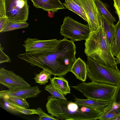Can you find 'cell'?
Listing matches in <instances>:
<instances>
[{
	"instance_id": "obj_1",
	"label": "cell",
	"mask_w": 120,
	"mask_h": 120,
	"mask_svg": "<svg viewBox=\"0 0 120 120\" xmlns=\"http://www.w3.org/2000/svg\"><path fill=\"white\" fill-rule=\"evenodd\" d=\"M76 49L74 41L64 38L60 40L56 51L38 54L37 59V65L48 70L54 75L64 76L70 71L77 59L75 57Z\"/></svg>"
},
{
	"instance_id": "obj_2",
	"label": "cell",
	"mask_w": 120,
	"mask_h": 120,
	"mask_svg": "<svg viewBox=\"0 0 120 120\" xmlns=\"http://www.w3.org/2000/svg\"><path fill=\"white\" fill-rule=\"evenodd\" d=\"M46 107L48 113L53 116L65 120H98L103 110L51 96L48 97Z\"/></svg>"
},
{
	"instance_id": "obj_3",
	"label": "cell",
	"mask_w": 120,
	"mask_h": 120,
	"mask_svg": "<svg viewBox=\"0 0 120 120\" xmlns=\"http://www.w3.org/2000/svg\"><path fill=\"white\" fill-rule=\"evenodd\" d=\"M85 45L84 52L87 56L101 64L118 68L117 64L112 54L102 26L97 30L91 31Z\"/></svg>"
},
{
	"instance_id": "obj_4",
	"label": "cell",
	"mask_w": 120,
	"mask_h": 120,
	"mask_svg": "<svg viewBox=\"0 0 120 120\" xmlns=\"http://www.w3.org/2000/svg\"><path fill=\"white\" fill-rule=\"evenodd\" d=\"M71 87L80 92L87 98L111 104L114 101L118 86L91 81L82 82Z\"/></svg>"
},
{
	"instance_id": "obj_5",
	"label": "cell",
	"mask_w": 120,
	"mask_h": 120,
	"mask_svg": "<svg viewBox=\"0 0 120 120\" xmlns=\"http://www.w3.org/2000/svg\"><path fill=\"white\" fill-rule=\"evenodd\" d=\"M87 76L91 81L118 86L120 84V71L101 64L88 56Z\"/></svg>"
},
{
	"instance_id": "obj_6",
	"label": "cell",
	"mask_w": 120,
	"mask_h": 120,
	"mask_svg": "<svg viewBox=\"0 0 120 120\" xmlns=\"http://www.w3.org/2000/svg\"><path fill=\"white\" fill-rule=\"evenodd\" d=\"M90 32L88 24H82L67 16L65 17L60 33L64 38H69L74 42L86 40L89 37Z\"/></svg>"
},
{
	"instance_id": "obj_7",
	"label": "cell",
	"mask_w": 120,
	"mask_h": 120,
	"mask_svg": "<svg viewBox=\"0 0 120 120\" xmlns=\"http://www.w3.org/2000/svg\"><path fill=\"white\" fill-rule=\"evenodd\" d=\"M8 20L26 22L29 14L27 0H4Z\"/></svg>"
},
{
	"instance_id": "obj_8",
	"label": "cell",
	"mask_w": 120,
	"mask_h": 120,
	"mask_svg": "<svg viewBox=\"0 0 120 120\" xmlns=\"http://www.w3.org/2000/svg\"><path fill=\"white\" fill-rule=\"evenodd\" d=\"M83 9L91 31L102 26V17L94 0H76Z\"/></svg>"
},
{
	"instance_id": "obj_9",
	"label": "cell",
	"mask_w": 120,
	"mask_h": 120,
	"mask_svg": "<svg viewBox=\"0 0 120 120\" xmlns=\"http://www.w3.org/2000/svg\"><path fill=\"white\" fill-rule=\"evenodd\" d=\"M60 41V40L57 39L41 40L37 38H28L24 41L23 45L26 52H53L57 50Z\"/></svg>"
},
{
	"instance_id": "obj_10",
	"label": "cell",
	"mask_w": 120,
	"mask_h": 120,
	"mask_svg": "<svg viewBox=\"0 0 120 120\" xmlns=\"http://www.w3.org/2000/svg\"><path fill=\"white\" fill-rule=\"evenodd\" d=\"M0 83L7 87L10 91L31 87L23 78L3 67L0 68Z\"/></svg>"
},
{
	"instance_id": "obj_11",
	"label": "cell",
	"mask_w": 120,
	"mask_h": 120,
	"mask_svg": "<svg viewBox=\"0 0 120 120\" xmlns=\"http://www.w3.org/2000/svg\"><path fill=\"white\" fill-rule=\"evenodd\" d=\"M34 6L44 10L54 13L59 9H65L60 0H31Z\"/></svg>"
},
{
	"instance_id": "obj_12",
	"label": "cell",
	"mask_w": 120,
	"mask_h": 120,
	"mask_svg": "<svg viewBox=\"0 0 120 120\" xmlns=\"http://www.w3.org/2000/svg\"><path fill=\"white\" fill-rule=\"evenodd\" d=\"M70 71L74 75L77 79L82 82L86 81L87 76L86 64V62L80 57L76 59Z\"/></svg>"
},
{
	"instance_id": "obj_13",
	"label": "cell",
	"mask_w": 120,
	"mask_h": 120,
	"mask_svg": "<svg viewBox=\"0 0 120 120\" xmlns=\"http://www.w3.org/2000/svg\"><path fill=\"white\" fill-rule=\"evenodd\" d=\"M6 92L20 98H27L36 97L41 92L38 86L19 89L12 91L4 90Z\"/></svg>"
},
{
	"instance_id": "obj_14",
	"label": "cell",
	"mask_w": 120,
	"mask_h": 120,
	"mask_svg": "<svg viewBox=\"0 0 120 120\" xmlns=\"http://www.w3.org/2000/svg\"><path fill=\"white\" fill-rule=\"evenodd\" d=\"M120 118V108L114 101L109 104L104 109L99 120H119Z\"/></svg>"
},
{
	"instance_id": "obj_15",
	"label": "cell",
	"mask_w": 120,
	"mask_h": 120,
	"mask_svg": "<svg viewBox=\"0 0 120 120\" xmlns=\"http://www.w3.org/2000/svg\"><path fill=\"white\" fill-rule=\"evenodd\" d=\"M50 80V84L64 95L71 93L68 82L63 76H55Z\"/></svg>"
},
{
	"instance_id": "obj_16",
	"label": "cell",
	"mask_w": 120,
	"mask_h": 120,
	"mask_svg": "<svg viewBox=\"0 0 120 120\" xmlns=\"http://www.w3.org/2000/svg\"><path fill=\"white\" fill-rule=\"evenodd\" d=\"M75 102L79 104L88 107L100 109H104L110 103L107 101H98L87 98L82 99L76 98Z\"/></svg>"
},
{
	"instance_id": "obj_17",
	"label": "cell",
	"mask_w": 120,
	"mask_h": 120,
	"mask_svg": "<svg viewBox=\"0 0 120 120\" xmlns=\"http://www.w3.org/2000/svg\"><path fill=\"white\" fill-rule=\"evenodd\" d=\"M102 27L107 41L111 47L114 39L116 31L114 25L102 16Z\"/></svg>"
},
{
	"instance_id": "obj_18",
	"label": "cell",
	"mask_w": 120,
	"mask_h": 120,
	"mask_svg": "<svg viewBox=\"0 0 120 120\" xmlns=\"http://www.w3.org/2000/svg\"><path fill=\"white\" fill-rule=\"evenodd\" d=\"M0 98L6 101L26 108H30L29 103L26 99L20 98L6 92L4 90L0 92Z\"/></svg>"
},
{
	"instance_id": "obj_19",
	"label": "cell",
	"mask_w": 120,
	"mask_h": 120,
	"mask_svg": "<svg viewBox=\"0 0 120 120\" xmlns=\"http://www.w3.org/2000/svg\"><path fill=\"white\" fill-rule=\"evenodd\" d=\"M8 110L20 112L26 115L39 114L36 109H28L3 99Z\"/></svg>"
},
{
	"instance_id": "obj_20",
	"label": "cell",
	"mask_w": 120,
	"mask_h": 120,
	"mask_svg": "<svg viewBox=\"0 0 120 120\" xmlns=\"http://www.w3.org/2000/svg\"><path fill=\"white\" fill-rule=\"evenodd\" d=\"M67 9L77 14L87 22V20L84 11L76 0H65L63 4Z\"/></svg>"
},
{
	"instance_id": "obj_21",
	"label": "cell",
	"mask_w": 120,
	"mask_h": 120,
	"mask_svg": "<svg viewBox=\"0 0 120 120\" xmlns=\"http://www.w3.org/2000/svg\"><path fill=\"white\" fill-rule=\"evenodd\" d=\"M116 31L114 39L111 46L112 54L116 57L120 51V20L114 25Z\"/></svg>"
},
{
	"instance_id": "obj_22",
	"label": "cell",
	"mask_w": 120,
	"mask_h": 120,
	"mask_svg": "<svg viewBox=\"0 0 120 120\" xmlns=\"http://www.w3.org/2000/svg\"><path fill=\"white\" fill-rule=\"evenodd\" d=\"M102 16L110 22L114 24L116 18L108 10L105 4L101 0H94Z\"/></svg>"
},
{
	"instance_id": "obj_23",
	"label": "cell",
	"mask_w": 120,
	"mask_h": 120,
	"mask_svg": "<svg viewBox=\"0 0 120 120\" xmlns=\"http://www.w3.org/2000/svg\"><path fill=\"white\" fill-rule=\"evenodd\" d=\"M29 24L26 22L8 20L2 29L0 33L21 28H28Z\"/></svg>"
},
{
	"instance_id": "obj_24",
	"label": "cell",
	"mask_w": 120,
	"mask_h": 120,
	"mask_svg": "<svg viewBox=\"0 0 120 120\" xmlns=\"http://www.w3.org/2000/svg\"><path fill=\"white\" fill-rule=\"evenodd\" d=\"M51 73L48 70L43 69L38 74L35 75L34 78L36 83L41 85H45L51 78Z\"/></svg>"
},
{
	"instance_id": "obj_25",
	"label": "cell",
	"mask_w": 120,
	"mask_h": 120,
	"mask_svg": "<svg viewBox=\"0 0 120 120\" xmlns=\"http://www.w3.org/2000/svg\"><path fill=\"white\" fill-rule=\"evenodd\" d=\"M45 90L48 91L51 96L55 97L65 99H67L64 95L54 87L51 84L45 86Z\"/></svg>"
},
{
	"instance_id": "obj_26",
	"label": "cell",
	"mask_w": 120,
	"mask_h": 120,
	"mask_svg": "<svg viewBox=\"0 0 120 120\" xmlns=\"http://www.w3.org/2000/svg\"><path fill=\"white\" fill-rule=\"evenodd\" d=\"M37 110L39 113L38 119L39 120H58L60 119L54 117L52 115L45 113L40 107L36 108Z\"/></svg>"
},
{
	"instance_id": "obj_27",
	"label": "cell",
	"mask_w": 120,
	"mask_h": 120,
	"mask_svg": "<svg viewBox=\"0 0 120 120\" xmlns=\"http://www.w3.org/2000/svg\"><path fill=\"white\" fill-rule=\"evenodd\" d=\"M4 48L0 45V64L6 62H10L11 60L9 57L3 52Z\"/></svg>"
},
{
	"instance_id": "obj_28",
	"label": "cell",
	"mask_w": 120,
	"mask_h": 120,
	"mask_svg": "<svg viewBox=\"0 0 120 120\" xmlns=\"http://www.w3.org/2000/svg\"><path fill=\"white\" fill-rule=\"evenodd\" d=\"M7 18L4 0H0V19Z\"/></svg>"
},
{
	"instance_id": "obj_29",
	"label": "cell",
	"mask_w": 120,
	"mask_h": 120,
	"mask_svg": "<svg viewBox=\"0 0 120 120\" xmlns=\"http://www.w3.org/2000/svg\"><path fill=\"white\" fill-rule=\"evenodd\" d=\"M120 108V84L118 86L116 94L114 101Z\"/></svg>"
},
{
	"instance_id": "obj_30",
	"label": "cell",
	"mask_w": 120,
	"mask_h": 120,
	"mask_svg": "<svg viewBox=\"0 0 120 120\" xmlns=\"http://www.w3.org/2000/svg\"><path fill=\"white\" fill-rule=\"evenodd\" d=\"M115 9L116 13L118 16L119 20H120V0L117 7Z\"/></svg>"
},
{
	"instance_id": "obj_31",
	"label": "cell",
	"mask_w": 120,
	"mask_h": 120,
	"mask_svg": "<svg viewBox=\"0 0 120 120\" xmlns=\"http://www.w3.org/2000/svg\"><path fill=\"white\" fill-rule=\"evenodd\" d=\"M116 57L115 58V60H116L117 64H120V51Z\"/></svg>"
},
{
	"instance_id": "obj_32",
	"label": "cell",
	"mask_w": 120,
	"mask_h": 120,
	"mask_svg": "<svg viewBox=\"0 0 120 120\" xmlns=\"http://www.w3.org/2000/svg\"><path fill=\"white\" fill-rule=\"evenodd\" d=\"M120 0H113L114 1V5L115 8L117 7Z\"/></svg>"
},
{
	"instance_id": "obj_33",
	"label": "cell",
	"mask_w": 120,
	"mask_h": 120,
	"mask_svg": "<svg viewBox=\"0 0 120 120\" xmlns=\"http://www.w3.org/2000/svg\"><path fill=\"white\" fill-rule=\"evenodd\" d=\"M48 12V15L50 17H53L54 15V12L51 11H49Z\"/></svg>"
}]
</instances>
